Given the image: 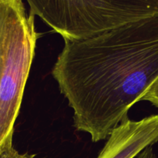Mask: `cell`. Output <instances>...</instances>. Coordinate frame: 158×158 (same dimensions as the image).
Returning a JSON list of instances; mask_svg holds the SVG:
<instances>
[{"label": "cell", "instance_id": "cell-7", "mask_svg": "<svg viewBox=\"0 0 158 158\" xmlns=\"http://www.w3.org/2000/svg\"><path fill=\"white\" fill-rule=\"evenodd\" d=\"M140 101H148L155 107L158 108V78L149 88Z\"/></svg>", "mask_w": 158, "mask_h": 158}, {"label": "cell", "instance_id": "cell-1", "mask_svg": "<svg viewBox=\"0 0 158 158\" xmlns=\"http://www.w3.org/2000/svg\"><path fill=\"white\" fill-rule=\"evenodd\" d=\"M73 125L105 140L158 78V14L78 41H64L52 69Z\"/></svg>", "mask_w": 158, "mask_h": 158}, {"label": "cell", "instance_id": "cell-2", "mask_svg": "<svg viewBox=\"0 0 158 158\" xmlns=\"http://www.w3.org/2000/svg\"><path fill=\"white\" fill-rule=\"evenodd\" d=\"M29 15L41 19L64 41H78L158 14V0H27Z\"/></svg>", "mask_w": 158, "mask_h": 158}, {"label": "cell", "instance_id": "cell-6", "mask_svg": "<svg viewBox=\"0 0 158 158\" xmlns=\"http://www.w3.org/2000/svg\"><path fill=\"white\" fill-rule=\"evenodd\" d=\"M6 1H7V0H0V75H1L2 63L3 37H4V26L6 11Z\"/></svg>", "mask_w": 158, "mask_h": 158}, {"label": "cell", "instance_id": "cell-4", "mask_svg": "<svg viewBox=\"0 0 158 158\" xmlns=\"http://www.w3.org/2000/svg\"><path fill=\"white\" fill-rule=\"evenodd\" d=\"M158 143V114L139 120L129 118L112 130L97 158H135Z\"/></svg>", "mask_w": 158, "mask_h": 158}, {"label": "cell", "instance_id": "cell-3", "mask_svg": "<svg viewBox=\"0 0 158 158\" xmlns=\"http://www.w3.org/2000/svg\"><path fill=\"white\" fill-rule=\"evenodd\" d=\"M21 0L6 1L0 75V144L14 132L39 34Z\"/></svg>", "mask_w": 158, "mask_h": 158}, {"label": "cell", "instance_id": "cell-8", "mask_svg": "<svg viewBox=\"0 0 158 158\" xmlns=\"http://www.w3.org/2000/svg\"><path fill=\"white\" fill-rule=\"evenodd\" d=\"M135 158H158V156L153 151V147H149L139 153Z\"/></svg>", "mask_w": 158, "mask_h": 158}, {"label": "cell", "instance_id": "cell-5", "mask_svg": "<svg viewBox=\"0 0 158 158\" xmlns=\"http://www.w3.org/2000/svg\"><path fill=\"white\" fill-rule=\"evenodd\" d=\"M13 134H11L0 144V158H37L35 154L19 152L12 143Z\"/></svg>", "mask_w": 158, "mask_h": 158}]
</instances>
